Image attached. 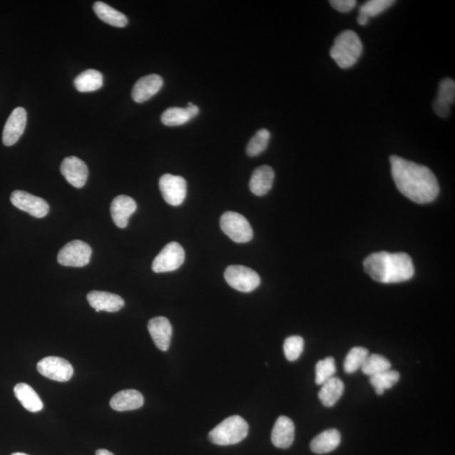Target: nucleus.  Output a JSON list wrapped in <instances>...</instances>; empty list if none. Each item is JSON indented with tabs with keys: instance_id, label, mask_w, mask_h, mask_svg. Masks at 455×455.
Returning a JSON list of instances; mask_svg holds the SVG:
<instances>
[{
	"instance_id": "obj_6",
	"label": "nucleus",
	"mask_w": 455,
	"mask_h": 455,
	"mask_svg": "<svg viewBox=\"0 0 455 455\" xmlns=\"http://www.w3.org/2000/svg\"><path fill=\"white\" fill-rule=\"evenodd\" d=\"M225 280L231 287L243 292L254 291L261 283L257 272L252 268L233 265L226 268Z\"/></svg>"
},
{
	"instance_id": "obj_16",
	"label": "nucleus",
	"mask_w": 455,
	"mask_h": 455,
	"mask_svg": "<svg viewBox=\"0 0 455 455\" xmlns=\"http://www.w3.org/2000/svg\"><path fill=\"white\" fill-rule=\"evenodd\" d=\"M137 210V203L132 198L120 195L111 204V215L115 225L124 229L128 225L129 218Z\"/></svg>"
},
{
	"instance_id": "obj_25",
	"label": "nucleus",
	"mask_w": 455,
	"mask_h": 455,
	"mask_svg": "<svg viewBox=\"0 0 455 455\" xmlns=\"http://www.w3.org/2000/svg\"><path fill=\"white\" fill-rule=\"evenodd\" d=\"M74 86L80 92H93L103 86V76L95 69H87L74 80Z\"/></svg>"
},
{
	"instance_id": "obj_11",
	"label": "nucleus",
	"mask_w": 455,
	"mask_h": 455,
	"mask_svg": "<svg viewBox=\"0 0 455 455\" xmlns=\"http://www.w3.org/2000/svg\"><path fill=\"white\" fill-rule=\"evenodd\" d=\"M11 201L14 206L22 211L29 213L30 215L41 219L48 215L49 205L44 198L34 196L24 191L13 192Z\"/></svg>"
},
{
	"instance_id": "obj_32",
	"label": "nucleus",
	"mask_w": 455,
	"mask_h": 455,
	"mask_svg": "<svg viewBox=\"0 0 455 455\" xmlns=\"http://www.w3.org/2000/svg\"><path fill=\"white\" fill-rule=\"evenodd\" d=\"M394 3L396 1H393V0H370L361 6L359 15L369 19L377 16L392 7Z\"/></svg>"
},
{
	"instance_id": "obj_38",
	"label": "nucleus",
	"mask_w": 455,
	"mask_h": 455,
	"mask_svg": "<svg viewBox=\"0 0 455 455\" xmlns=\"http://www.w3.org/2000/svg\"><path fill=\"white\" fill-rule=\"evenodd\" d=\"M369 18H367L362 15H359V17H357V22H359V24L361 26H366L367 23L369 22Z\"/></svg>"
},
{
	"instance_id": "obj_12",
	"label": "nucleus",
	"mask_w": 455,
	"mask_h": 455,
	"mask_svg": "<svg viewBox=\"0 0 455 455\" xmlns=\"http://www.w3.org/2000/svg\"><path fill=\"white\" fill-rule=\"evenodd\" d=\"M27 122L25 108H17L9 115L3 130L2 140L6 146H12L19 141L24 133Z\"/></svg>"
},
{
	"instance_id": "obj_19",
	"label": "nucleus",
	"mask_w": 455,
	"mask_h": 455,
	"mask_svg": "<svg viewBox=\"0 0 455 455\" xmlns=\"http://www.w3.org/2000/svg\"><path fill=\"white\" fill-rule=\"evenodd\" d=\"M145 403L143 394L136 389H124L111 399L110 406L118 411L139 409Z\"/></svg>"
},
{
	"instance_id": "obj_34",
	"label": "nucleus",
	"mask_w": 455,
	"mask_h": 455,
	"mask_svg": "<svg viewBox=\"0 0 455 455\" xmlns=\"http://www.w3.org/2000/svg\"><path fill=\"white\" fill-rule=\"evenodd\" d=\"M437 99L448 105L455 101V82L451 78H444L440 82Z\"/></svg>"
},
{
	"instance_id": "obj_2",
	"label": "nucleus",
	"mask_w": 455,
	"mask_h": 455,
	"mask_svg": "<svg viewBox=\"0 0 455 455\" xmlns=\"http://www.w3.org/2000/svg\"><path fill=\"white\" fill-rule=\"evenodd\" d=\"M364 270L374 280L382 283H398L414 276L412 260L407 253L382 252L371 254L364 260Z\"/></svg>"
},
{
	"instance_id": "obj_31",
	"label": "nucleus",
	"mask_w": 455,
	"mask_h": 455,
	"mask_svg": "<svg viewBox=\"0 0 455 455\" xmlns=\"http://www.w3.org/2000/svg\"><path fill=\"white\" fill-rule=\"evenodd\" d=\"M271 134L267 129H261L255 134V136L250 139L246 147V153L250 157H255L261 155L262 152L266 150L270 141Z\"/></svg>"
},
{
	"instance_id": "obj_36",
	"label": "nucleus",
	"mask_w": 455,
	"mask_h": 455,
	"mask_svg": "<svg viewBox=\"0 0 455 455\" xmlns=\"http://www.w3.org/2000/svg\"><path fill=\"white\" fill-rule=\"evenodd\" d=\"M434 109L436 114L442 118H447L450 114V106L438 99L434 102Z\"/></svg>"
},
{
	"instance_id": "obj_20",
	"label": "nucleus",
	"mask_w": 455,
	"mask_h": 455,
	"mask_svg": "<svg viewBox=\"0 0 455 455\" xmlns=\"http://www.w3.org/2000/svg\"><path fill=\"white\" fill-rule=\"evenodd\" d=\"M275 173L271 166L262 165L254 170L250 180V191L255 196L262 197L270 192Z\"/></svg>"
},
{
	"instance_id": "obj_24",
	"label": "nucleus",
	"mask_w": 455,
	"mask_h": 455,
	"mask_svg": "<svg viewBox=\"0 0 455 455\" xmlns=\"http://www.w3.org/2000/svg\"><path fill=\"white\" fill-rule=\"evenodd\" d=\"M93 9H94L96 15L98 16L100 20L106 23V24L120 28L128 25V20L127 16L117 11V9L108 6V4L101 1L96 2Z\"/></svg>"
},
{
	"instance_id": "obj_28",
	"label": "nucleus",
	"mask_w": 455,
	"mask_h": 455,
	"mask_svg": "<svg viewBox=\"0 0 455 455\" xmlns=\"http://www.w3.org/2000/svg\"><path fill=\"white\" fill-rule=\"evenodd\" d=\"M369 355L368 349L362 347H355L348 352L344 364V370L347 374H354L362 368L364 362Z\"/></svg>"
},
{
	"instance_id": "obj_21",
	"label": "nucleus",
	"mask_w": 455,
	"mask_h": 455,
	"mask_svg": "<svg viewBox=\"0 0 455 455\" xmlns=\"http://www.w3.org/2000/svg\"><path fill=\"white\" fill-rule=\"evenodd\" d=\"M14 392H15L17 400L27 411L37 412L43 410V401L29 384L19 383L14 388Z\"/></svg>"
},
{
	"instance_id": "obj_35",
	"label": "nucleus",
	"mask_w": 455,
	"mask_h": 455,
	"mask_svg": "<svg viewBox=\"0 0 455 455\" xmlns=\"http://www.w3.org/2000/svg\"><path fill=\"white\" fill-rule=\"evenodd\" d=\"M332 6L337 9V11L342 13H348L352 11L356 6L355 0H332L329 1Z\"/></svg>"
},
{
	"instance_id": "obj_40",
	"label": "nucleus",
	"mask_w": 455,
	"mask_h": 455,
	"mask_svg": "<svg viewBox=\"0 0 455 455\" xmlns=\"http://www.w3.org/2000/svg\"><path fill=\"white\" fill-rule=\"evenodd\" d=\"M11 455H28V454L24 453H14Z\"/></svg>"
},
{
	"instance_id": "obj_4",
	"label": "nucleus",
	"mask_w": 455,
	"mask_h": 455,
	"mask_svg": "<svg viewBox=\"0 0 455 455\" xmlns=\"http://www.w3.org/2000/svg\"><path fill=\"white\" fill-rule=\"evenodd\" d=\"M248 434L247 422L240 416H232L213 429L208 434V439L213 444L227 446L240 443Z\"/></svg>"
},
{
	"instance_id": "obj_1",
	"label": "nucleus",
	"mask_w": 455,
	"mask_h": 455,
	"mask_svg": "<svg viewBox=\"0 0 455 455\" xmlns=\"http://www.w3.org/2000/svg\"><path fill=\"white\" fill-rule=\"evenodd\" d=\"M389 161L394 182L404 196L419 204L430 203L437 198L438 180L428 167L397 155L389 158Z\"/></svg>"
},
{
	"instance_id": "obj_26",
	"label": "nucleus",
	"mask_w": 455,
	"mask_h": 455,
	"mask_svg": "<svg viewBox=\"0 0 455 455\" xmlns=\"http://www.w3.org/2000/svg\"><path fill=\"white\" fill-rule=\"evenodd\" d=\"M400 374L396 370H387L385 372L372 376L369 382L375 389L376 394L382 396L387 389H392L400 380Z\"/></svg>"
},
{
	"instance_id": "obj_5",
	"label": "nucleus",
	"mask_w": 455,
	"mask_h": 455,
	"mask_svg": "<svg viewBox=\"0 0 455 455\" xmlns=\"http://www.w3.org/2000/svg\"><path fill=\"white\" fill-rule=\"evenodd\" d=\"M221 230L236 243H247L253 238V230L243 215L235 212H226L220 219Z\"/></svg>"
},
{
	"instance_id": "obj_13",
	"label": "nucleus",
	"mask_w": 455,
	"mask_h": 455,
	"mask_svg": "<svg viewBox=\"0 0 455 455\" xmlns=\"http://www.w3.org/2000/svg\"><path fill=\"white\" fill-rule=\"evenodd\" d=\"M60 170L67 182L76 188H82L89 175V170L85 162L74 156L65 158Z\"/></svg>"
},
{
	"instance_id": "obj_37",
	"label": "nucleus",
	"mask_w": 455,
	"mask_h": 455,
	"mask_svg": "<svg viewBox=\"0 0 455 455\" xmlns=\"http://www.w3.org/2000/svg\"><path fill=\"white\" fill-rule=\"evenodd\" d=\"M187 108L192 118L197 117L198 114L199 113V108H198L196 105H194L193 103H188L187 106V108Z\"/></svg>"
},
{
	"instance_id": "obj_18",
	"label": "nucleus",
	"mask_w": 455,
	"mask_h": 455,
	"mask_svg": "<svg viewBox=\"0 0 455 455\" xmlns=\"http://www.w3.org/2000/svg\"><path fill=\"white\" fill-rule=\"evenodd\" d=\"M295 426L289 417H278L273 426L272 442L274 446L280 449H289L295 441Z\"/></svg>"
},
{
	"instance_id": "obj_33",
	"label": "nucleus",
	"mask_w": 455,
	"mask_h": 455,
	"mask_svg": "<svg viewBox=\"0 0 455 455\" xmlns=\"http://www.w3.org/2000/svg\"><path fill=\"white\" fill-rule=\"evenodd\" d=\"M305 341L300 336H292L287 337L283 345V351L286 359L290 362H295L300 359L302 352L304 351Z\"/></svg>"
},
{
	"instance_id": "obj_10",
	"label": "nucleus",
	"mask_w": 455,
	"mask_h": 455,
	"mask_svg": "<svg viewBox=\"0 0 455 455\" xmlns=\"http://www.w3.org/2000/svg\"><path fill=\"white\" fill-rule=\"evenodd\" d=\"M159 185L165 201L171 206H180L187 197V182L183 176L163 175L160 179Z\"/></svg>"
},
{
	"instance_id": "obj_14",
	"label": "nucleus",
	"mask_w": 455,
	"mask_h": 455,
	"mask_svg": "<svg viewBox=\"0 0 455 455\" xmlns=\"http://www.w3.org/2000/svg\"><path fill=\"white\" fill-rule=\"evenodd\" d=\"M148 329L155 346L160 351H168L173 334L169 319L162 317L152 319L148 322Z\"/></svg>"
},
{
	"instance_id": "obj_27",
	"label": "nucleus",
	"mask_w": 455,
	"mask_h": 455,
	"mask_svg": "<svg viewBox=\"0 0 455 455\" xmlns=\"http://www.w3.org/2000/svg\"><path fill=\"white\" fill-rule=\"evenodd\" d=\"M392 369V364L387 357L379 354H371L367 357L364 364L362 366V371L366 375L372 377L376 374L385 372Z\"/></svg>"
},
{
	"instance_id": "obj_17",
	"label": "nucleus",
	"mask_w": 455,
	"mask_h": 455,
	"mask_svg": "<svg viewBox=\"0 0 455 455\" xmlns=\"http://www.w3.org/2000/svg\"><path fill=\"white\" fill-rule=\"evenodd\" d=\"M87 300L97 312L101 310L106 312H118L125 305L122 297L108 292L91 291L87 295Z\"/></svg>"
},
{
	"instance_id": "obj_22",
	"label": "nucleus",
	"mask_w": 455,
	"mask_h": 455,
	"mask_svg": "<svg viewBox=\"0 0 455 455\" xmlns=\"http://www.w3.org/2000/svg\"><path fill=\"white\" fill-rule=\"evenodd\" d=\"M341 439V434L337 430H326L312 440L310 443V449L317 454L332 452L340 445Z\"/></svg>"
},
{
	"instance_id": "obj_9",
	"label": "nucleus",
	"mask_w": 455,
	"mask_h": 455,
	"mask_svg": "<svg viewBox=\"0 0 455 455\" xmlns=\"http://www.w3.org/2000/svg\"><path fill=\"white\" fill-rule=\"evenodd\" d=\"M36 369L44 377L58 382H67L73 374V366L59 357H46L37 363Z\"/></svg>"
},
{
	"instance_id": "obj_7",
	"label": "nucleus",
	"mask_w": 455,
	"mask_h": 455,
	"mask_svg": "<svg viewBox=\"0 0 455 455\" xmlns=\"http://www.w3.org/2000/svg\"><path fill=\"white\" fill-rule=\"evenodd\" d=\"M91 255L89 245L81 240H73L59 250L58 262L65 267H82L90 263Z\"/></svg>"
},
{
	"instance_id": "obj_8",
	"label": "nucleus",
	"mask_w": 455,
	"mask_h": 455,
	"mask_svg": "<svg viewBox=\"0 0 455 455\" xmlns=\"http://www.w3.org/2000/svg\"><path fill=\"white\" fill-rule=\"evenodd\" d=\"M185 250L178 242L166 245L152 264V270L156 273L178 270L185 261Z\"/></svg>"
},
{
	"instance_id": "obj_30",
	"label": "nucleus",
	"mask_w": 455,
	"mask_h": 455,
	"mask_svg": "<svg viewBox=\"0 0 455 455\" xmlns=\"http://www.w3.org/2000/svg\"><path fill=\"white\" fill-rule=\"evenodd\" d=\"M336 372V362L332 357L319 361L315 365V383L322 385L329 379L335 377Z\"/></svg>"
},
{
	"instance_id": "obj_39",
	"label": "nucleus",
	"mask_w": 455,
	"mask_h": 455,
	"mask_svg": "<svg viewBox=\"0 0 455 455\" xmlns=\"http://www.w3.org/2000/svg\"><path fill=\"white\" fill-rule=\"evenodd\" d=\"M96 455H115V454L108 451V450H106V449H98L96 452Z\"/></svg>"
},
{
	"instance_id": "obj_29",
	"label": "nucleus",
	"mask_w": 455,
	"mask_h": 455,
	"mask_svg": "<svg viewBox=\"0 0 455 455\" xmlns=\"http://www.w3.org/2000/svg\"><path fill=\"white\" fill-rule=\"evenodd\" d=\"M193 119L187 108H170L164 111L161 116V122L165 126H182Z\"/></svg>"
},
{
	"instance_id": "obj_3",
	"label": "nucleus",
	"mask_w": 455,
	"mask_h": 455,
	"mask_svg": "<svg viewBox=\"0 0 455 455\" xmlns=\"http://www.w3.org/2000/svg\"><path fill=\"white\" fill-rule=\"evenodd\" d=\"M364 46L355 31L347 30L339 34L329 51V55L339 67L347 69L354 66L359 61Z\"/></svg>"
},
{
	"instance_id": "obj_15",
	"label": "nucleus",
	"mask_w": 455,
	"mask_h": 455,
	"mask_svg": "<svg viewBox=\"0 0 455 455\" xmlns=\"http://www.w3.org/2000/svg\"><path fill=\"white\" fill-rule=\"evenodd\" d=\"M163 78L158 74H150L139 78L133 86L132 97L137 103H143L155 96L163 86Z\"/></svg>"
},
{
	"instance_id": "obj_23",
	"label": "nucleus",
	"mask_w": 455,
	"mask_h": 455,
	"mask_svg": "<svg viewBox=\"0 0 455 455\" xmlns=\"http://www.w3.org/2000/svg\"><path fill=\"white\" fill-rule=\"evenodd\" d=\"M319 392V399L323 406L332 407L335 406L344 393V384L337 377H333L322 385Z\"/></svg>"
}]
</instances>
